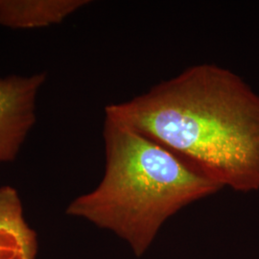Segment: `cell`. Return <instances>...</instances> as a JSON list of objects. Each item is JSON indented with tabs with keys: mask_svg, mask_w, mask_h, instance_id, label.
I'll return each mask as SVG.
<instances>
[{
	"mask_svg": "<svg viewBox=\"0 0 259 259\" xmlns=\"http://www.w3.org/2000/svg\"><path fill=\"white\" fill-rule=\"evenodd\" d=\"M105 172L100 184L74 199L69 216L126 241L141 256L169 218L223 187L156 141L105 115Z\"/></svg>",
	"mask_w": 259,
	"mask_h": 259,
	"instance_id": "cell-2",
	"label": "cell"
},
{
	"mask_svg": "<svg viewBox=\"0 0 259 259\" xmlns=\"http://www.w3.org/2000/svg\"><path fill=\"white\" fill-rule=\"evenodd\" d=\"M46 72L0 77V164L14 161L37 121Z\"/></svg>",
	"mask_w": 259,
	"mask_h": 259,
	"instance_id": "cell-3",
	"label": "cell"
},
{
	"mask_svg": "<svg viewBox=\"0 0 259 259\" xmlns=\"http://www.w3.org/2000/svg\"><path fill=\"white\" fill-rule=\"evenodd\" d=\"M36 232L28 225L16 188L0 187V259H36Z\"/></svg>",
	"mask_w": 259,
	"mask_h": 259,
	"instance_id": "cell-4",
	"label": "cell"
},
{
	"mask_svg": "<svg viewBox=\"0 0 259 259\" xmlns=\"http://www.w3.org/2000/svg\"><path fill=\"white\" fill-rule=\"evenodd\" d=\"M105 115L223 188L259 189V96L227 68L192 65L129 101L108 105Z\"/></svg>",
	"mask_w": 259,
	"mask_h": 259,
	"instance_id": "cell-1",
	"label": "cell"
},
{
	"mask_svg": "<svg viewBox=\"0 0 259 259\" xmlns=\"http://www.w3.org/2000/svg\"><path fill=\"white\" fill-rule=\"evenodd\" d=\"M88 3L87 0H0V26L14 30L50 27Z\"/></svg>",
	"mask_w": 259,
	"mask_h": 259,
	"instance_id": "cell-5",
	"label": "cell"
}]
</instances>
